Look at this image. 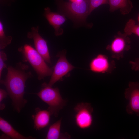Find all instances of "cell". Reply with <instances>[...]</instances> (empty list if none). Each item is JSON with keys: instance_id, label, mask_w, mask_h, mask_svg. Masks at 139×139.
Wrapping results in <instances>:
<instances>
[{"instance_id": "obj_18", "label": "cell", "mask_w": 139, "mask_h": 139, "mask_svg": "<svg viewBox=\"0 0 139 139\" xmlns=\"http://www.w3.org/2000/svg\"><path fill=\"white\" fill-rule=\"evenodd\" d=\"M108 0H89V15L95 8L103 4H108Z\"/></svg>"}, {"instance_id": "obj_10", "label": "cell", "mask_w": 139, "mask_h": 139, "mask_svg": "<svg viewBox=\"0 0 139 139\" xmlns=\"http://www.w3.org/2000/svg\"><path fill=\"white\" fill-rule=\"evenodd\" d=\"M39 27H32L31 30L28 32L27 38L32 39L35 49L41 55L46 62L51 64V62L47 41L39 33Z\"/></svg>"}, {"instance_id": "obj_9", "label": "cell", "mask_w": 139, "mask_h": 139, "mask_svg": "<svg viewBox=\"0 0 139 139\" xmlns=\"http://www.w3.org/2000/svg\"><path fill=\"white\" fill-rule=\"evenodd\" d=\"M89 67L90 70L96 73H111L116 68L115 62L110 60L106 55L99 54L90 61Z\"/></svg>"}, {"instance_id": "obj_6", "label": "cell", "mask_w": 139, "mask_h": 139, "mask_svg": "<svg viewBox=\"0 0 139 139\" xmlns=\"http://www.w3.org/2000/svg\"><path fill=\"white\" fill-rule=\"evenodd\" d=\"M74 110L75 113V121L77 126L83 129L90 128L92 124V113L93 111L90 104L83 102L78 103Z\"/></svg>"}, {"instance_id": "obj_20", "label": "cell", "mask_w": 139, "mask_h": 139, "mask_svg": "<svg viewBox=\"0 0 139 139\" xmlns=\"http://www.w3.org/2000/svg\"><path fill=\"white\" fill-rule=\"evenodd\" d=\"M129 64L131 69L135 71H139V58L136 59L134 61H131Z\"/></svg>"}, {"instance_id": "obj_11", "label": "cell", "mask_w": 139, "mask_h": 139, "mask_svg": "<svg viewBox=\"0 0 139 139\" xmlns=\"http://www.w3.org/2000/svg\"><path fill=\"white\" fill-rule=\"evenodd\" d=\"M44 15L49 23L54 28L55 35L58 36L62 34L63 31L61 27L66 20L65 16L61 14L52 12L48 7L44 9Z\"/></svg>"}, {"instance_id": "obj_16", "label": "cell", "mask_w": 139, "mask_h": 139, "mask_svg": "<svg viewBox=\"0 0 139 139\" xmlns=\"http://www.w3.org/2000/svg\"><path fill=\"white\" fill-rule=\"evenodd\" d=\"M124 30V33L128 36L133 34L139 37V25L136 24L135 21L133 19L128 20Z\"/></svg>"}, {"instance_id": "obj_17", "label": "cell", "mask_w": 139, "mask_h": 139, "mask_svg": "<svg viewBox=\"0 0 139 139\" xmlns=\"http://www.w3.org/2000/svg\"><path fill=\"white\" fill-rule=\"evenodd\" d=\"M12 37L11 36H6L4 31L3 25L0 22V49H4L10 44L12 41Z\"/></svg>"}, {"instance_id": "obj_8", "label": "cell", "mask_w": 139, "mask_h": 139, "mask_svg": "<svg viewBox=\"0 0 139 139\" xmlns=\"http://www.w3.org/2000/svg\"><path fill=\"white\" fill-rule=\"evenodd\" d=\"M125 97L129 101L126 107L127 113L139 116V82H129L125 89Z\"/></svg>"}, {"instance_id": "obj_14", "label": "cell", "mask_w": 139, "mask_h": 139, "mask_svg": "<svg viewBox=\"0 0 139 139\" xmlns=\"http://www.w3.org/2000/svg\"><path fill=\"white\" fill-rule=\"evenodd\" d=\"M0 129L4 134L13 139H30L34 138L31 136L25 137L15 130L7 121L1 117L0 118Z\"/></svg>"}, {"instance_id": "obj_13", "label": "cell", "mask_w": 139, "mask_h": 139, "mask_svg": "<svg viewBox=\"0 0 139 139\" xmlns=\"http://www.w3.org/2000/svg\"><path fill=\"white\" fill-rule=\"evenodd\" d=\"M108 4L110 12H113L119 9L123 15L129 13L133 7L130 0H108Z\"/></svg>"}, {"instance_id": "obj_22", "label": "cell", "mask_w": 139, "mask_h": 139, "mask_svg": "<svg viewBox=\"0 0 139 139\" xmlns=\"http://www.w3.org/2000/svg\"><path fill=\"white\" fill-rule=\"evenodd\" d=\"M71 2H80L82 1L83 0H69Z\"/></svg>"}, {"instance_id": "obj_21", "label": "cell", "mask_w": 139, "mask_h": 139, "mask_svg": "<svg viewBox=\"0 0 139 139\" xmlns=\"http://www.w3.org/2000/svg\"><path fill=\"white\" fill-rule=\"evenodd\" d=\"M8 94L7 92L2 89H0V103H1L3 99L6 98Z\"/></svg>"}, {"instance_id": "obj_4", "label": "cell", "mask_w": 139, "mask_h": 139, "mask_svg": "<svg viewBox=\"0 0 139 139\" xmlns=\"http://www.w3.org/2000/svg\"><path fill=\"white\" fill-rule=\"evenodd\" d=\"M36 94L48 106L47 110L51 115H54L56 117H57L59 111L66 104V101L60 94L59 88H53L46 83L42 84L40 90Z\"/></svg>"}, {"instance_id": "obj_15", "label": "cell", "mask_w": 139, "mask_h": 139, "mask_svg": "<svg viewBox=\"0 0 139 139\" xmlns=\"http://www.w3.org/2000/svg\"><path fill=\"white\" fill-rule=\"evenodd\" d=\"M61 119L55 122L49 127L46 135V139H68L70 136L67 133H61Z\"/></svg>"}, {"instance_id": "obj_12", "label": "cell", "mask_w": 139, "mask_h": 139, "mask_svg": "<svg viewBox=\"0 0 139 139\" xmlns=\"http://www.w3.org/2000/svg\"><path fill=\"white\" fill-rule=\"evenodd\" d=\"M51 115L48 110H41L37 108L35 114L32 116L34 121V128L39 130L47 126L49 124Z\"/></svg>"}, {"instance_id": "obj_2", "label": "cell", "mask_w": 139, "mask_h": 139, "mask_svg": "<svg viewBox=\"0 0 139 139\" xmlns=\"http://www.w3.org/2000/svg\"><path fill=\"white\" fill-rule=\"evenodd\" d=\"M58 11L61 14L80 25L86 24L89 15V0L80 2H65L56 0Z\"/></svg>"}, {"instance_id": "obj_7", "label": "cell", "mask_w": 139, "mask_h": 139, "mask_svg": "<svg viewBox=\"0 0 139 139\" xmlns=\"http://www.w3.org/2000/svg\"><path fill=\"white\" fill-rule=\"evenodd\" d=\"M65 51L59 53L57 56L59 58L53 68L52 74L48 85L52 86L57 81L75 68L67 60Z\"/></svg>"}, {"instance_id": "obj_3", "label": "cell", "mask_w": 139, "mask_h": 139, "mask_svg": "<svg viewBox=\"0 0 139 139\" xmlns=\"http://www.w3.org/2000/svg\"><path fill=\"white\" fill-rule=\"evenodd\" d=\"M18 50L22 54L23 61L30 64L37 74L39 80L51 76L53 68L48 66L42 57L32 46L25 44L19 47Z\"/></svg>"}, {"instance_id": "obj_1", "label": "cell", "mask_w": 139, "mask_h": 139, "mask_svg": "<svg viewBox=\"0 0 139 139\" xmlns=\"http://www.w3.org/2000/svg\"><path fill=\"white\" fill-rule=\"evenodd\" d=\"M7 69L5 78L0 80V83L6 88L14 109L19 113L27 102L24 98L26 81L33 76L29 70V66L21 62L16 63L14 67L8 66Z\"/></svg>"}, {"instance_id": "obj_5", "label": "cell", "mask_w": 139, "mask_h": 139, "mask_svg": "<svg viewBox=\"0 0 139 139\" xmlns=\"http://www.w3.org/2000/svg\"><path fill=\"white\" fill-rule=\"evenodd\" d=\"M130 43L129 36L119 31L107 46L106 49L110 52L112 58L119 60L123 57L125 52L130 49Z\"/></svg>"}, {"instance_id": "obj_23", "label": "cell", "mask_w": 139, "mask_h": 139, "mask_svg": "<svg viewBox=\"0 0 139 139\" xmlns=\"http://www.w3.org/2000/svg\"><path fill=\"white\" fill-rule=\"evenodd\" d=\"M138 21V24L139 25V14L138 15V18H137Z\"/></svg>"}, {"instance_id": "obj_19", "label": "cell", "mask_w": 139, "mask_h": 139, "mask_svg": "<svg viewBox=\"0 0 139 139\" xmlns=\"http://www.w3.org/2000/svg\"><path fill=\"white\" fill-rule=\"evenodd\" d=\"M7 60V56L6 54L2 51H0V78H1L2 72L3 70L7 68V65L5 62Z\"/></svg>"}]
</instances>
